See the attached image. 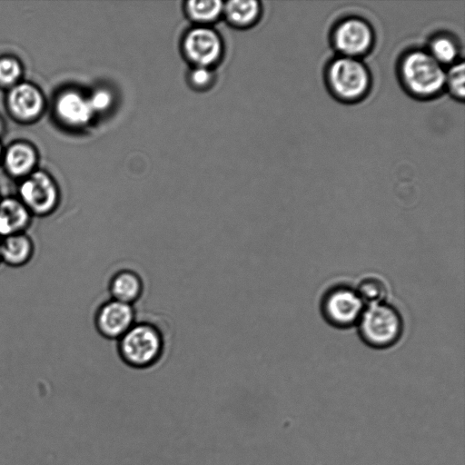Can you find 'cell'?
I'll list each match as a JSON object with an SVG mask.
<instances>
[{
  "instance_id": "1",
  "label": "cell",
  "mask_w": 465,
  "mask_h": 465,
  "mask_svg": "<svg viewBox=\"0 0 465 465\" xmlns=\"http://www.w3.org/2000/svg\"><path fill=\"white\" fill-rule=\"evenodd\" d=\"M399 80L406 92L418 99H432L445 90L446 68L426 49L405 51L397 65Z\"/></svg>"
},
{
  "instance_id": "2",
  "label": "cell",
  "mask_w": 465,
  "mask_h": 465,
  "mask_svg": "<svg viewBox=\"0 0 465 465\" xmlns=\"http://www.w3.org/2000/svg\"><path fill=\"white\" fill-rule=\"evenodd\" d=\"M325 83L330 93L343 103H357L370 93L372 84L368 66L359 58L337 55L326 65Z\"/></svg>"
},
{
  "instance_id": "3",
  "label": "cell",
  "mask_w": 465,
  "mask_h": 465,
  "mask_svg": "<svg viewBox=\"0 0 465 465\" xmlns=\"http://www.w3.org/2000/svg\"><path fill=\"white\" fill-rule=\"evenodd\" d=\"M357 325L363 342L376 349L392 346L399 341L403 331L400 312L384 302L365 307Z\"/></svg>"
},
{
  "instance_id": "4",
  "label": "cell",
  "mask_w": 465,
  "mask_h": 465,
  "mask_svg": "<svg viewBox=\"0 0 465 465\" xmlns=\"http://www.w3.org/2000/svg\"><path fill=\"white\" fill-rule=\"evenodd\" d=\"M122 360L133 368L143 369L156 363L163 351L162 333L148 322L134 323L120 339Z\"/></svg>"
},
{
  "instance_id": "5",
  "label": "cell",
  "mask_w": 465,
  "mask_h": 465,
  "mask_svg": "<svg viewBox=\"0 0 465 465\" xmlns=\"http://www.w3.org/2000/svg\"><path fill=\"white\" fill-rule=\"evenodd\" d=\"M331 43L338 55L361 59L372 50L375 32L366 19L348 15L333 25Z\"/></svg>"
},
{
  "instance_id": "6",
  "label": "cell",
  "mask_w": 465,
  "mask_h": 465,
  "mask_svg": "<svg viewBox=\"0 0 465 465\" xmlns=\"http://www.w3.org/2000/svg\"><path fill=\"white\" fill-rule=\"evenodd\" d=\"M364 304L356 290L347 285H336L324 293L321 312L331 326L349 328L357 324Z\"/></svg>"
},
{
  "instance_id": "7",
  "label": "cell",
  "mask_w": 465,
  "mask_h": 465,
  "mask_svg": "<svg viewBox=\"0 0 465 465\" xmlns=\"http://www.w3.org/2000/svg\"><path fill=\"white\" fill-rule=\"evenodd\" d=\"M182 53L193 66L213 68L222 59V38L208 26H196L189 30L182 40Z\"/></svg>"
},
{
  "instance_id": "8",
  "label": "cell",
  "mask_w": 465,
  "mask_h": 465,
  "mask_svg": "<svg viewBox=\"0 0 465 465\" xmlns=\"http://www.w3.org/2000/svg\"><path fill=\"white\" fill-rule=\"evenodd\" d=\"M19 194V200L31 214L40 217L53 213L59 200L54 182L44 172H35L25 180L20 185Z\"/></svg>"
},
{
  "instance_id": "9",
  "label": "cell",
  "mask_w": 465,
  "mask_h": 465,
  "mask_svg": "<svg viewBox=\"0 0 465 465\" xmlns=\"http://www.w3.org/2000/svg\"><path fill=\"white\" fill-rule=\"evenodd\" d=\"M134 319L135 312L131 304L111 299L99 307L95 326L102 336L119 340L135 323Z\"/></svg>"
},
{
  "instance_id": "10",
  "label": "cell",
  "mask_w": 465,
  "mask_h": 465,
  "mask_svg": "<svg viewBox=\"0 0 465 465\" xmlns=\"http://www.w3.org/2000/svg\"><path fill=\"white\" fill-rule=\"evenodd\" d=\"M32 216L19 199L5 198L0 201V239L26 232L31 224Z\"/></svg>"
},
{
  "instance_id": "11",
  "label": "cell",
  "mask_w": 465,
  "mask_h": 465,
  "mask_svg": "<svg viewBox=\"0 0 465 465\" xmlns=\"http://www.w3.org/2000/svg\"><path fill=\"white\" fill-rule=\"evenodd\" d=\"M34 253V242L26 232L0 239V259L6 266L22 267L31 261Z\"/></svg>"
},
{
  "instance_id": "12",
  "label": "cell",
  "mask_w": 465,
  "mask_h": 465,
  "mask_svg": "<svg viewBox=\"0 0 465 465\" xmlns=\"http://www.w3.org/2000/svg\"><path fill=\"white\" fill-rule=\"evenodd\" d=\"M56 111L63 121L74 126L87 124L94 115L88 98L74 91L65 92L59 96Z\"/></svg>"
},
{
  "instance_id": "13",
  "label": "cell",
  "mask_w": 465,
  "mask_h": 465,
  "mask_svg": "<svg viewBox=\"0 0 465 465\" xmlns=\"http://www.w3.org/2000/svg\"><path fill=\"white\" fill-rule=\"evenodd\" d=\"M43 97L38 89L25 83L15 85L8 95L11 111L22 119L38 115L43 108Z\"/></svg>"
},
{
  "instance_id": "14",
  "label": "cell",
  "mask_w": 465,
  "mask_h": 465,
  "mask_svg": "<svg viewBox=\"0 0 465 465\" xmlns=\"http://www.w3.org/2000/svg\"><path fill=\"white\" fill-rule=\"evenodd\" d=\"M143 284L140 276L131 270H121L111 279L109 292L112 299L133 304L142 295Z\"/></svg>"
},
{
  "instance_id": "15",
  "label": "cell",
  "mask_w": 465,
  "mask_h": 465,
  "mask_svg": "<svg viewBox=\"0 0 465 465\" xmlns=\"http://www.w3.org/2000/svg\"><path fill=\"white\" fill-rule=\"evenodd\" d=\"M262 5L256 0H232L223 3V15L236 28H249L261 17Z\"/></svg>"
},
{
  "instance_id": "16",
  "label": "cell",
  "mask_w": 465,
  "mask_h": 465,
  "mask_svg": "<svg viewBox=\"0 0 465 465\" xmlns=\"http://www.w3.org/2000/svg\"><path fill=\"white\" fill-rule=\"evenodd\" d=\"M425 49L445 68L459 62V58H460V43L458 39L450 33L440 32L432 35Z\"/></svg>"
},
{
  "instance_id": "17",
  "label": "cell",
  "mask_w": 465,
  "mask_h": 465,
  "mask_svg": "<svg viewBox=\"0 0 465 465\" xmlns=\"http://www.w3.org/2000/svg\"><path fill=\"white\" fill-rule=\"evenodd\" d=\"M186 15L198 26H208L214 23L222 15L223 11V2L220 0L213 1H187L184 5Z\"/></svg>"
},
{
  "instance_id": "18",
  "label": "cell",
  "mask_w": 465,
  "mask_h": 465,
  "mask_svg": "<svg viewBox=\"0 0 465 465\" xmlns=\"http://www.w3.org/2000/svg\"><path fill=\"white\" fill-rule=\"evenodd\" d=\"M36 161L35 152L32 146L18 143L11 145L5 155V163L14 175L28 173Z\"/></svg>"
},
{
  "instance_id": "19",
  "label": "cell",
  "mask_w": 465,
  "mask_h": 465,
  "mask_svg": "<svg viewBox=\"0 0 465 465\" xmlns=\"http://www.w3.org/2000/svg\"><path fill=\"white\" fill-rule=\"evenodd\" d=\"M462 60L446 68L445 89L458 101L462 102L465 96V72Z\"/></svg>"
},
{
  "instance_id": "20",
  "label": "cell",
  "mask_w": 465,
  "mask_h": 465,
  "mask_svg": "<svg viewBox=\"0 0 465 465\" xmlns=\"http://www.w3.org/2000/svg\"><path fill=\"white\" fill-rule=\"evenodd\" d=\"M364 303H377L383 302L387 290L385 284L377 278L362 280L356 290Z\"/></svg>"
},
{
  "instance_id": "21",
  "label": "cell",
  "mask_w": 465,
  "mask_h": 465,
  "mask_svg": "<svg viewBox=\"0 0 465 465\" xmlns=\"http://www.w3.org/2000/svg\"><path fill=\"white\" fill-rule=\"evenodd\" d=\"M213 68L193 66L187 74L188 84L196 91H206L215 83Z\"/></svg>"
},
{
  "instance_id": "22",
  "label": "cell",
  "mask_w": 465,
  "mask_h": 465,
  "mask_svg": "<svg viewBox=\"0 0 465 465\" xmlns=\"http://www.w3.org/2000/svg\"><path fill=\"white\" fill-rule=\"evenodd\" d=\"M21 75L19 63L12 58L0 59V84L9 85L16 82Z\"/></svg>"
},
{
  "instance_id": "23",
  "label": "cell",
  "mask_w": 465,
  "mask_h": 465,
  "mask_svg": "<svg viewBox=\"0 0 465 465\" xmlns=\"http://www.w3.org/2000/svg\"><path fill=\"white\" fill-rule=\"evenodd\" d=\"M88 100L94 114L109 109L113 104L114 98L110 91L99 89Z\"/></svg>"
},
{
  "instance_id": "24",
  "label": "cell",
  "mask_w": 465,
  "mask_h": 465,
  "mask_svg": "<svg viewBox=\"0 0 465 465\" xmlns=\"http://www.w3.org/2000/svg\"><path fill=\"white\" fill-rule=\"evenodd\" d=\"M0 154H1V147H0Z\"/></svg>"
},
{
  "instance_id": "25",
  "label": "cell",
  "mask_w": 465,
  "mask_h": 465,
  "mask_svg": "<svg viewBox=\"0 0 465 465\" xmlns=\"http://www.w3.org/2000/svg\"><path fill=\"white\" fill-rule=\"evenodd\" d=\"M0 131H1V124H0Z\"/></svg>"
},
{
  "instance_id": "26",
  "label": "cell",
  "mask_w": 465,
  "mask_h": 465,
  "mask_svg": "<svg viewBox=\"0 0 465 465\" xmlns=\"http://www.w3.org/2000/svg\"><path fill=\"white\" fill-rule=\"evenodd\" d=\"M0 262H1V259H0Z\"/></svg>"
}]
</instances>
